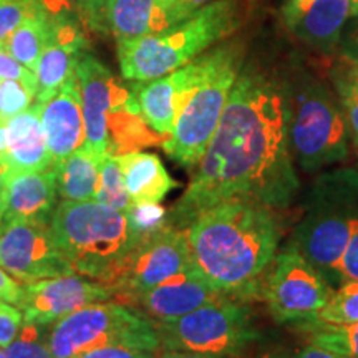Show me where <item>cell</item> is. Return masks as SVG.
Instances as JSON below:
<instances>
[{
  "label": "cell",
  "instance_id": "4dcf8cb0",
  "mask_svg": "<svg viewBox=\"0 0 358 358\" xmlns=\"http://www.w3.org/2000/svg\"><path fill=\"white\" fill-rule=\"evenodd\" d=\"M48 0H0V47L30 17L48 8Z\"/></svg>",
  "mask_w": 358,
  "mask_h": 358
},
{
  "label": "cell",
  "instance_id": "ffe728a7",
  "mask_svg": "<svg viewBox=\"0 0 358 358\" xmlns=\"http://www.w3.org/2000/svg\"><path fill=\"white\" fill-rule=\"evenodd\" d=\"M285 25L299 40L324 53L338 48L352 17V0H312L299 8H282Z\"/></svg>",
  "mask_w": 358,
  "mask_h": 358
},
{
  "label": "cell",
  "instance_id": "83f0119b",
  "mask_svg": "<svg viewBox=\"0 0 358 358\" xmlns=\"http://www.w3.org/2000/svg\"><path fill=\"white\" fill-rule=\"evenodd\" d=\"M302 330L308 334L313 345L345 358H358V322L350 325H312Z\"/></svg>",
  "mask_w": 358,
  "mask_h": 358
},
{
  "label": "cell",
  "instance_id": "30bf717a",
  "mask_svg": "<svg viewBox=\"0 0 358 358\" xmlns=\"http://www.w3.org/2000/svg\"><path fill=\"white\" fill-rule=\"evenodd\" d=\"M264 282V299L277 324L301 327L329 303L334 287L294 244H287L272 262Z\"/></svg>",
  "mask_w": 358,
  "mask_h": 358
},
{
  "label": "cell",
  "instance_id": "ba28073f",
  "mask_svg": "<svg viewBox=\"0 0 358 358\" xmlns=\"http://www.w3.org/2000/svg\"><path fill=\"white\" fill-rule=\"evenodd\" d=\"M47 342L53 358H77L101 347H131L159 352L156 325L138 308L106 301L85 306L48 325Z\"/></svg>",
  "mask_w": 358,
  "mask_h": 358
},
{
  "label": "cell",
  "instance_id": "7dc6e473",
  "mask_svg": "<svg viewBox=\"0 0 358 358\" xmlns=\"http://www.w3.org/2000/svg\"><path fill=\"white\" fill-rule=\"evenodd\" d=\"M182 2H186L187 6H191V7H194V8H199V7L206 6V3L213 2V0H182Z\"/></svg>",
  "mask_w": 358,
  "mask_h": 358
},
{
  "label": "cell",
  "instance_id": "f546056e",
  "mask_svg": "<svg viewBox=\"0 0 358 358\" xmlns=\"http://www.w3.org/2000/svg\"><path fill=\"white\" fill-rule=\"evenodd\" d=\"M48 325L24 320L15 340L3 348L6 358H53L47 342Z\"/></svg>",
  "mask_w": 358,
  "mask_h": 358
},
{
  "label": "cell",
  "instance_id": "4316f807",
  "mask_svg": "<svg viewBox=\"0 0 358 358\" xmlns=\"http://www.w3.org/2000/svg\"><path fill=\"white\" fill-rule=\"evenodd\" d=\"M96 203L108 206L120 213H127L131 199L124 186V179L118 156L106 155L100 164V181H98Z\"/></svg>",
  "mask_w": 358,
  "mask_h": 358
},
{
  "label": "cell",
  "instance_id": "e575fe53",
  "mask_svg": "<svg viewBox=\"0 0 358 358\" xmlns=\"http://www.w3.org/2000/svg\"><path fill=\"white\" fill-rule=\"evenodd\" d=\"M350 280H358V216L353 221L350 241L337 268V285Z\"/></svg>",
  "mask_w": 358,
  "mask_h": 358
},
{
  "label": "cell",
  "instance_id": "1f68e13d",
  "mask_svg": "<svg viewBox=\"0 0 358 358\" xmlns=\"http://www.w3.org/2000/svg\"><path fill=\"white\" fill-rule=\"evenodd\" d=\"M35 93L15 80L0 82V123H7L12 116L32 106Z\"/></svg>",
  "mask_w": 358,
  "mask_h": 358
},
{
  "label": "cell",
  "instance_id": "6da1fadb",
  "mask_svg": "<svg viewBox=\"0 0 358 358\" xmlns=\"http://www.w3.org/2000/svg\"><path fill=\"white\" fill-rule=\"evenodd\" d=\"M299 189L282 83L257 66L243 65L216 133L168 224L186 231L209 208L234 198L280 211Z\"/></svg>",
  "mask_w": 358,
  "mask_h": 358
},
{
  "label": "cell",
  "instance_id": "836d02e7",
  "mask_svg": "<svg viewBox=\"0 0 358 358\" xmlns=\"http://www.w3.org/2000/svg\"><path fill=\"white\" fill-rule=\"evenodd\" d=\"M3 80H15V82L24 83L37 95V77L34 71L17 62L6 47H0V82Z\"/></svg>",
  "mask_w": 358,
  "mask_h": 358
},
{
  "label": "cell",
  "instance_id": "7c38bea8",
  "mask_svg": "<svg viewBox=\"0 0 358 358\" xmlns=\"http://www.w3.org/2000/svg\"><path fill=\"white\" fill-rule=\"evenodd\" d=\"M0 267L22 282L75 274L57 245L50 221L29 219L0 222Z\"/></svg>",
  "mask_w": 358,
  "mask_h": 358
},
{
  "label": "cell",
  "instance_id": "44dd1931",
  "mask_svg": "<svg viewBox=\"0 0 358 358\" xmlns=\"http://www.w3.org/2000/svg\"><path fill=\"white\" fill-rule=\"evenodd\" d=\"M57 194L53 168L45 171L12 173L0 204L2 221H50L57 208Z\"/></svg>",
  "mask_w": 358,
  "mask_h": 358
},
{
  "label": "cell",
  "instance_id": "5bb4252c",
  "mask_svg": "<svg viewBox=\"0 0 358 358\" xmlns=\"http://www.w3.org/2000/svg\"><path fill=\"white\" fill-rule=\"evenodd\" d=\"M196 10L182 0H105L85 20L122 42L163 32Z\"/></svg>",
  "mask_w": 358,
  "mask_h": 358
},
{
  "label": "cell",
  "instance_id": "f35d334b",
  "mask_svg": "<svg viewBox=\"0 0 358 358\" xmlns=\"http://www.w3.org/2000/svg\"><path fill=\"white\" fill-rule=\"evenodd\" d=\"M22 287L24 285H20L13 277L7 274V271L0 267V301L17 307L22 297Z\"/></svg>",
  "mask_w": 358,
  "mask_h": 358
},
{
  "label": "cell",
  "instance_id": "cb8c5ba5",
  "mask_svg": "<svg viewBox=\"0 0 358 358\" xmlns=\"http://www.w3.org/2000/svg\"><path fill=\"white\" fill-rule=\"evenodd\" d=\"M101 161L82 146L69 158L53 164L57 192L62 201H95Z\"/></svg>",
  "mask_w": 358,
  "mask_h": 358
},
{
  "label": "cell",
  "instance_id": "ee69618b",
  "mask_svg": "<svg viewBox=\"0 0 358 358\" xmlns=\"http://www.w3.org/2000/svg\"><path fill=\"white\" fill-rule=\"evenodd\" d=\"M103 2H105V0H77V6L80 8V12H82V15L87 19L90 13L95 12Z\"/></svg>",
  "mask_w": 358,
  "mask_h": 358
},
{
  "label": "cell",
  "instance_id": "d6986e66",
  "mask_svg": "<svg viewBox=\"0 0 358 358\" xmlns=\"http://www.w3.org/2000/svg\"><path fill=\"white\" fill-rule=\"evenodd\" d=\"M40 118L53 164L69 158L83 146V108L75 75L42 105Z\"/></svg>",
  "mask_w": 358,
  "mask_h": 358
},
{
  "label": "cell",
  "instance_id": "7402d4cb",
  "mask_svg": "<svg viewBox=\"0 0 358 358\" xmlns=\"http://www.w3.org/2000/svg\"><path fill=\"white\" fill-rule=\"evenodd\" d=\"M40 111L42 105L34 103L7 122V150L3 156L12 173L45 171L53 166Z\"/></svg>",
  "mask_w": 358,
  "mask_h": 358
},
{
  "label": "cell",
  "instance_id": "8fae6325",
  "mask_svg": "<svg viewBox=\"0 0 358 358\" xmlns=\"http://www.w3.org/2000/svg\"><path fill=\"white\" fill-rule=\"evenodd\" d=\"M191 264L186 231L168 224L164 229L138 244L106 285L118 299L116 302L128 306L136 295L186 271Z\"/></svg>",
  "mask_w": 358,
  "mask_h": 358
},
{
  "label": "cell",
  "instance_id": "bcb514c9",
  "mask_svg": "<svg viewBox=\"0 0 358 358\" xmlns=\"http://www.w3.org/2000/svg\"><path fill=\"white\" fill-rule=\"evenodd\" d=\"M312 0H289L287 3H285V8H299V7H303L307 6V3H310Z\"/></svg>",
  "mask_w": 358,
  "mask_h": 358
},
{
  "label": "cell",
  "instance_id": "52a82bcc",
  "mask_svg": "<svg viewBox=\"0 0 358 358\" xmlns=\"http://www.w3.org/2000/svg\"><path fill=\"white\" fill-rule=\"evenodd\" d=\"M306 211L295 226L290 244L312 264L329 284L337 285V268L358 216V171L337 169L315 179Z\"/></svg>",
  "mask_w": 358,
  "mask_h": 358
},
{
  "label": "cell",
  "instance_id": "f6af8a7d",
  "mask_svg": "<svg viewBox=\"0 0 358 358\" xmlns=\"http://www.w3.org/2000/svg\"><path fill=\"white\" fill-rule=\"evenodd\" d=\"M7 150V123H0V155Z\"/></svg>",
  "mask_w": 358,
  "mask_h": 358
},
{
  "label": "cell",
  "instance_id": "3957f363",
  "mask_svg": "<svg viewBox=\"0 0 358 358\" xmlns=\"http://www.w3.org/2000/svg\"><path fill=\"white\" fill-rule=\"evenodd\" d=\"M243 0H213L169 29L118 42L120 70L127 82H151L208 52L239 30Z\"/></svg>",
  "mask_w": 358,
  "mask_h": 358
},
{
  "label": "cell",
  "instance_id": "603a6c76",
  "mask_svg": "<svg viewBox=\"0 0 358 358\" xmlns=\"http://www.w3.org/2000/svg\"><path fill=\"white\" fill-rule=\"evenodd\" d=\"M124 186L133 204H158L179 186L169 176L163 161L153 153H131L118 156Z\"/></svg>",
  "mask_w": 358,
  "mask_h": 358
},
{
  "label": "cell",
  "instance_id": "7bdbcfd3",
  "mask_svg": "<svg viewBox=\"0 0 358 358\" xmlns=\"http://www.w3.org/2000/svg\"><path fill=\"white\" fill-rule=\"evenodd\" d=\"M156 358H221L214 355H204V353H192V352H178V350H161Z\"/></svg>",
  "mask_w": 358,
  "mask_h": 358
},
{
  "label": "cell",
  "instance_id": "d6a6232c",
  "mask_svg": "<svg viewBox=\"0 0 358 358\" xmlns=\"http://www.w3.org/2000/svg\"><path fill=\"white\" fill-rule=\"evenodd\" d=\"M330 78L340 100L358 101V66L342 60L332 69Z\"/></svg>",
  "mask_w": 358,
  "mask_h": 358
},
{
  "label": "cell",
  "instance_id": "7a4b0ae2",
  "mask_svg": "<svg viewBox=\"0 0 358 358\" xmlns=\"http://www.w3.org/2000/svg\"><path fill=\"white\" fill-rule=\"evenodd\" d=\"M186 234L196 271L219 292L245 299L274 262L282 231L274 209L234 198L196 217Z\"/></svg>",
  "mask_w": 358,
  "mask_h": 358
},
{
  "label": "cell",
  "instance_id": "d590c367",
  "mask_svg": "<svg viewBox=\"0 0 358 358\" xmlns=\"http://www.w3.org/2000/svg\"><path fill=\"white\" fill-rule=\"evenodd\" d=\"M24 324V313L19 307H12V303L0 301V348H7L19 335V330Z\"/></svg>",
  "mask_w": 358,
  "mask_h": 358
},
{
  "label": "cell",
  "instance_id": "5b68a950",
  "mask_svg": "<svg viewBox=\"0 0 358 358\" xmlns=\"http://www.w3.org/2000/svg\"><path fill=\"white\" fill-rule=\"evenodd\" d=\"M50 227L73 271L103 284L113 279L136 248L124 213L96 201H62Z\"/></svg>",
  "mask_w": 358,
  "mask_h": 358
},
{
  "label": "cell",
  "instance_id": "277c9868",
  "mask_svg": "<svg viewBox=\"0 0 358 358\" xmlns=\"http://www.w3.org/2000/svg\"><path fill=\"white\" fill-rule=\"evenodd\" d=\"M280 83L295 163L303 171L315 173L345 159L350 131L338 96L302 70H295Z\"/></svg>",
  "mask_w": 358,
  "mask_h": 358
},
{
  "label": "cell",
  "instance_id": "681fc988",
  "mask_svg": "<svg viewBox=\"0 0 358 358\" xmlns=\"http://www.w3.org/2000/svg\"><path fill=\"white\" fill-rule=\"evenodd\" d=\"M259 358H280L279 355H275V353H271V352H267V353H262L261 357Z\"/></svg>",
  "mask_w": 358,
  "mask_h": 358
},
{
  "label": "cell",
  "instance_id": "ac0fdd59",
  "mask_svg": "<svg viewBox=\"0 0 358 358\" xmlns=\"http://www.w3.org/2000/svg\"><path fill=\"white\" fill-rule=\"evenodd\" d=\"M204 57L201 53L181 69L151 82H134L138 105L148 127L161 136L173 133L182 98L203 71Z\"/></svg>",
  "mask_w": 358,
  "mask_h": 358
},
{
  "label": "cell",
  "instance_id": "74e56055",
  "mask_svg": "<svg viewBox=\"0 0 358 358\" xmlns=\"http://www.w3.org/2000/svg\"><path fill=\"white\" fill-rule=\"evenodd\" d=\"M158 353L150 350H141V348H131V347H101L90 350L87 353H82L77 358H156Z\"/></svg>",
  "mask_w": 358,
  "mask_h": 358
},
{
  "label": "cell",
  "instance_id": "f1b7e54d",
  "mask_svg": "<svg viewBox=\"0 0 358 358\" xmlns=\"http://www.w3.org/2000/svg\"><path fill=\"white\" fill-rule=\"evenodd\" d=\"M134 244H141L168 226V213L158 204H133L124 213Z\"/></svg>",
  "mask_w": 358,
  "mask_h": 358
},
{
  "label": "cell",
  "instance_id": "60d3db41",
  "mask_svg": "<svg viewBox=\"0 0 358 358\" xmlns=\"http://www.w3.org/2000/svg\"><path fill=\"white\" fill-rule=\"evenodd\" d=\"M289 358H345L338 353L327 350L324 347L313 345V343H308L307 347H302L301 350H297L292 357Z\"/></svg>",
  "mask_w": 358,
  "mask_h": 358
},
{
  "label": "cell",
  "instance_id": "4fadbf2b",
  "mask_svg": "<svg viewBox=\"0 0 358 358\" xmlns=\"http://www.w3.org/2000/svg\"><path fill=\"white\" fill-rule=\"evenodd\" d=\"M85 122V150L98 158L108 155V113L136 96L134 87H127L115 78L92 52L85 50L75 69Z\"/></svg>",
  "mask_w": 358,
  "mask_h": 358
},
{
  "label": "cell",
  "instance_id": "2e32d148",
  "mask_svg": "<svg viewBox=\"0 0 358 358\" xmlns=\"http://www.w3.org/2000/svg\"><path fill=\"white\" fill-rule=\"evenodd\" d=\"M50 22V37L35 70V103L38 105H45L73 77L80 57L85 50H88V42L82 27L64 6L52 3Z\"/></svg>",
  "mask_w": 358,
  "mask_h": 358
},
{
  "label": "cell",
  "instance_id": "f907efd6",
  "mask_svg": "<svg viewBox=\"0 0 358 358\" xmlns=\"http://www.w3.org/2000/svg\"><path fill=\"white\" fill-rule=\"evenodd\" d=\"M0 222H2V211H0Z\"/></svg>",
  "mask_w": 358,
  "mask_h": 358
},
{
  "label": "cell",
  "instance_id": "9a60e30c",
  "mask_svg": "<svg viewBox=\"0 0 358 358\" xmlns=\"http://www.w3.org/2000/svg\"><path fill=\"white\" fill-rule=\"evenodd\" d=\"M113 299L111 289L103 282L71 274L27 282L22 287V297L17 307L24 312V320L52 325L85 306Z\"/></svg>",
  "mask_w": 358,
  "mask_h": 358
},
{
  "label": "cell",
  "instance_id": "ab89813d",
  "mask_svg": "<svg viewBox=\"0 0 358 358\" xmlns=\"http://www.w3.org/2000/svg\"><path fill=\"white\" fill-rule=\"evenodd\" d=\"M340 100V98H338ZM342 103L343 113H345L348 131H350V140L358 148V101L357 100H340Z\"/></svg>",
  "mask_w": 358,
  "mask_h": 358
},
{
  "label": "cell",
  "instance_id": "8992f818",
  "mask_svg": "<svg viewBox=\"0 0 358 358\" xmlns=\"http://www.w3.org/2000/svg\"><path fill=\"white\" fill-rule=\"evenodd\" d=\"M203 57V71L182 98L173 133L163 143L164 153L187 169L196 168L216 133L243 70L244 50L237 42H227L209 48Z\"/></svg>",
  "mask_w": 358,
  "mask_h": 358
},
{
  "label": "cell",
  "instance_id": "d4e9b609",
  "mask_svg": "<svg viewBox=\"0 0 358 358\" xmlns=\"http://www.w3.org/2000/svg\"><path fill=\"white\" fill-rule=\"evenodd\" d=\"M50 13L52 3H48L47 10L27 19L3 45L17 62L32 70L34 73L37 70L38 60L42 57L45 45L48 42V37H50Z\"/></svg>",
  "mask_w": 358,
  "mask_h": 358
},
{
  "label": "cell",
  "instance_id": "e0dca14e",
  "mask_svg": "<svg viewBox=\"0 0 358 358\" xmlns=\"http://www.w3.org/2000/svg\"><path fill=\"white\" fill-rule=\"evenodd\" d=\"M222 295L227 294L214 289L191 264V267H187L186 271L179 272L171 279L161 282L156 287L136 295L128 306L138 308L148 319L158 324V322L173 320L186 315Z\"/></svg>",
  "mask_w": 358,
  "mask_h": 358
},
{
  "label": "cell",
  "instance_id": "b9f144b4",
  "mask_svg": "<svg viewBox=\"0 0 358 358\" xmlns=\"http://www.w3.org/2000/svg\"><path fill=\"white\" fill-rule=\"evenodd\" d=\"M12 174V169L8 166L6 156L3 153L0 155V204H2V198H3V191H6V186H7V181L8 178H10ZM2 211V209H0Z\"/></svg>",
  "mask_w": 358,
  "mask_h": 358
},
{
  "label": "cell",
  "instance_id": "9c48e42d",
  "mask_svg": "<svg viewBox=\"0 0 358 358\" xmlns=\"http://www.w3.org/2000/svg\"><path fill=\"white\" fill-rule=\"evenodd\" d=\"M159 350L234 357L256 342L259 332L244 299L222 295L178 319L158 322Z\"/></svg>",
  "mask_w": 358,
  "mask_h": 358
},
{
  "label": "cell",
  "instance_id": "8d00e7d4",
  "mask_svg": "<svg viewBox=\"0 0 358 358\" xmlns=\"http://www.w3.org/2000/svg\"><path fill=\"white\" fill-rule=\"evenodd\" d=\"M352 22H347L337 50L342 60L358 66V17H352Z\"/></svg>",
  "mask_w": 358,
  "mask_h": 358
},
{
  "label": "cell",
  "instance_id": "c3c4849f",
  "mask_svg": "<svg viewBox=\"0 0 358 358\" xmlns=\"http://www.w3.org/2000/svg\"><path fill=\"white\" fill-rule=\"evenodd\" d=\"M352 17H358V0H352Z\"/></svg>",
  "mask_w": 358,
  "mask_h": 358
},
{
  "label": "cell",
  "instance_id": "484cf974",
  "mask_svg": "<svg viewBox=\"0 0 358 358\" xmlns=\"http://www.w3.org/2000/svg\"><path fill=\"white\" fill-rule=\"evenodd\" d=\"M358 322V280L343 282L327 306L301 329L312 325H350Z\"/></svg>",
  "mask_w": 358,
  "mask_h": 358
}]
</instances>
